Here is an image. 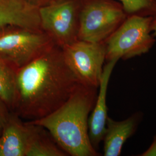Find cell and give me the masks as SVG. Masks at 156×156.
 <instances>
[{"label":"cell","mask_w":156,"mask_h":156,"mask_svg":"<svg viewBox=\"0 0 156 156\" xmlns=\"http://www.w3.org/2000/svg\"><path fill=\"white\" fill-rule=\"evenodd\" d=\"M16 71L0 59V100L11 112L14 111L16 104Z\"/></svg>","instance_id":"13"},{"label":"cell","mask_w":156,"mask_h":156,"mask_svg":"<svg viewBox=\"0 0 156 156\" xmlns=\"http://www.w3.org/2000/svg\"><path fill=\"white\" fill-rule=\"evenodd\" d=\"M142 117L143 115L140 112L135 113L122 121H116L108 117L103 138L104 155L120 156L123 145L135 133Z\"/></svg>","instance_id":"11"},{"label":"cell","mask_w":156,"mask_h":156,"mask_svg":"<svg viewBox=\"0 0 156 156\" xmlns=\"http://www.w3.org/2000/svg\"><path fill=\"white\" fill-rule=\"evenodd\" d=\"M55 45L41 29L9 26L0 30V59L16 70Z\"/></svg>","instance_id":"3"},{"label":"cell","mask_w":156,"mask_h":156,"mask_svg":"<svg viewBox=\"0 0 156 156\" xmlns=\"http://www.w3.org/2000/svg\"><path fill=\"white\" fill-rule=\"evenodd\" d=\"M9 26L42 30L39 8L24 0H1L0 30Z\"/></svg>","instance_id":"10"},{"label":"cell","mask_w":156,"mask_h":156,"mask_svg":"<svg viewBox=\"0 0 156 156\" xmlns=\"http://www.w3.org/2000/svg\"><path fill=\"white\" fill-rule=\"evenodd\" d=\"M31 124V133L26 156H66L55 140H51L49 132L41 126Z\"/></svg>","instance_id":"12"},{"label":"cell","mask_w":156,"mask_h":156,"mask_svg":"<svg viewBox=\"0 0 156 156\" xmlns=\"http://www.w3.org/2000/svg\"><path fill=\"white\" fill-rule=\"evenodd\" d=\"M13 112L30 121L45 117L66 101L80 83L68 66L62 48L54 45L16 71Z\"/></svg>","instance_id":"1"},{"label":"cell","mask_w":156,"mask_h":156,"mask_svg":"<svg viewBox=\"0 0 156 156\" xmlns=\"http://www.w3.org/2000/svg\"><path fill=\"white\" fill-rule=\"evenodd\" d=\"M128 16L120 2L114 0H82L78 39L105 42Z\"/></svg>","instance_id":"4"},{"label":"cell","mask_w":156,"mask_h":156,"mask_svg":"<svg viewBox=\"0 0 156 156\" xmlns=\"http://www.w3.org/2000/svg\"><path fill=\"white\" fill-rule=\"evenodd\" d=\"M31 124L11 112L0 134V156H26Z\"/></svg>","instance_id":"9"},{"label":"cell","mask_w":156,"mask_h":156,"mask_svg":"<svg viewBox=\"0 0 156 156\" xmlns=\"http://www.w3.org/2000/svg\"><path fill=\"white\" fill-rule=\"evenodd\" d=\"M0 1H1V0H0Z\"/></svg>","instance_id":"19"},{"label":"cell","mask_w":156,"mask_h":156,"mask_svg":"<svg viewBox=\"0 0 156 156\" xmlns=\"http://www.w3.org/2000/svg\"><path fill=\"white\" fill-rule=\"evenodd\" d=\"M127 15L156 16V0H119Z\"/></svg>","instance_id":"14"},{"label":"cell","mask_w":156,"mask_h":156,"mask_svg":"<svg viewBox=\"0 0 156 156\" xmlns=\"http://www.w3.org/2000/svg\"><path fill=\"white\" fill-rule=\"evenodd\" d=\"M31 5L36 6L39 8V7L46 5L51 0H24Z\"/></svg>","instance_id":"17"},{"label":"cell","mask_w":156,"mask_h":156,"mask_svg":"<svg viewBox=\"0 0 156 156\" xmlns=\"http://www.w3.org/2000/svg\"><path fill=\"white\" fill-rule=\"evenodd\" d=\"M153 18L128 15L105 42L106 62L126 60L151 50L156 42L151 31Z\"/></svg>","instance_id":"5"},{"label":"cell","mask_w":156,"mask_h":156,"mask_svg":"<svg viewBox=\"0 0 156 156\" xmlns=\"http://www.w3.org/2000/svg\"><path fill=\"white\" fill-rule=\"evenodd\" d=\"M151 31L152 35L156 37V16L153 17L151 24Z\"/></svg>","instance_id":"18"},{"label":"cell","mask_w":156,"mask_h":156,"mask_svg":"<svg viewBox=\"0 0 156 156\" xmlns=\"http://www.w3.org/2000/svg\"><path fill=\"white\" fill-rule=\"evenodd\" d=\"M97 89L79 84L62 106L29 123L46 129L67 155L97 156L89 135V119L97 97Z\"/></svg>","instance_id":"2"},{"label":"cell","mask_w":156,"mask_h":156,"mask_svg":"<svg viewBox=\"0 0 156 156\" xmlns=\"http://www.w3.org/2000/svg\"><path fill=\"white\" fill-rule=\"evenodd\" d=\"M139 156H156V135L149 147Z\"/></svg>","instance_id":"16"},{"label":"cell","mask_w":156,"mask_h":156,"mask_svg":"<svg viewBox=\"0 0 156 156\" xmlns=\"http://www.w3.org/2000/svg\"><path fill=\"white\" fill-rule=\"evenodd\" d=\"M82 0H51L39 8L41 28L62 48L78 40Z\"/></svg>","instance_id":"6"},{"label":"cell","mask_w":156,"mask_h":156,"mask_svg":"<svg viewBox=\"0 0 156 156\" xmlns=\"http://www.w3.org/2000/svg\"><path fill=\"white\" fill-rule=\"evenodd\" d=\"M118 62L112 60L106 62L104 66L103 73L99 85V91L95 105L89 119V135L92 146L96 151L103 140L106 130L108 118V108L106 105V95L108 87L113 68Z\"/></svg>","instance_id":"8"},{"label":"cell","mask_w":156,"mask_h":156,"mask_svg":"<svg viewBox=\"0 0 156 156\" xmlns=\"http://www.w3.org/2000/svg\"><path fill=\"white\" fill-rule=\"evenodd\" d=\"M10 112L11 111L8 109L5 104L0 100V134Z\"/></svg>","instance_id":"15"},{"label":"cell","mask_w":156,"mask_h":156,"mask_svg":"<svg viewBox=\"0 0 156 156\" xmlns=\"http://www.w3.org/2000/svg\"><path fill=\"white\" fill-rule=\"evenodd\" d=\"M62 48L64 59L79 82L98 88L106 61L105 42L78 39Z\"/></svg>","instance_id":"7"}]
</instances>
